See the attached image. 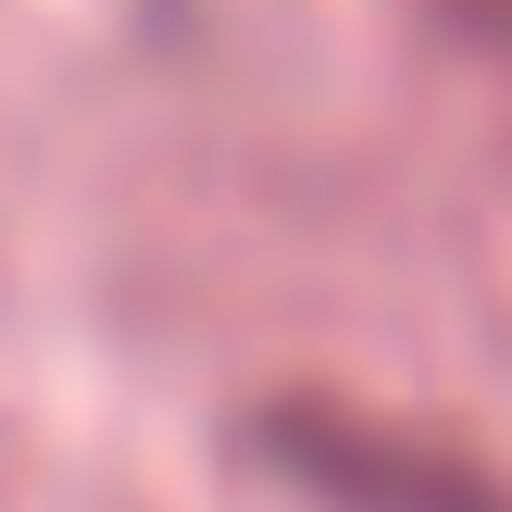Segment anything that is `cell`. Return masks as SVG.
I'll return each instance as SVG.
<instances>
[{
    "mask_svg": "<svg viewBox=\"0 0 512 512\" xmlns=\"http://www.w3.org/2000/svg\"><path fill=\"white\" fill-rule=\"evenodd\" d=\"M450 25H463L475 50H512V0H450Z\"/></svg>",
    "mask_w": 512,
    "mask_h": 512,
    "instance_id": "6da1fadb",
    "label": "cell"
}]
</instances>
